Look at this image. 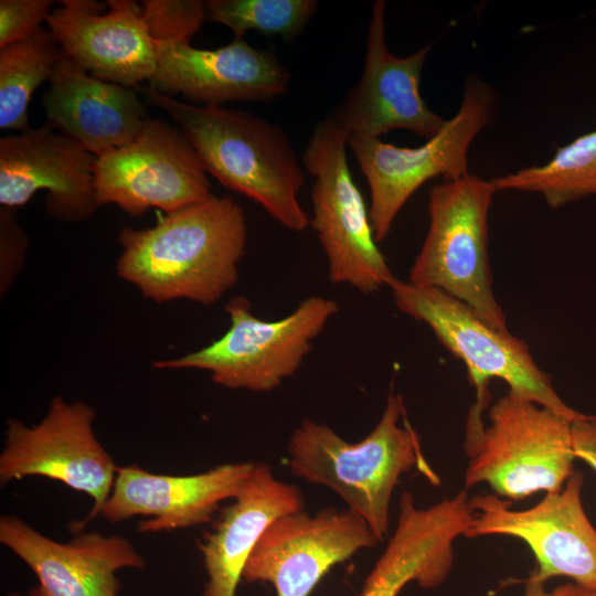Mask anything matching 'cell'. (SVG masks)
Segmentation results:
<instances>
[{"instance_id": "28", "label": "cell", "mask_w": 596, "mask_h": 596, "mask_svg": "<svg viewBox=\"0 0 596 596\" xmlns=\"http://www.w3.org/2000/svg\"><path fill=\"white\" fill-rule=\"evenodd\" d=\"M29 238L24 230L19 225L17 209L0 207V288L1 294L6 292L17 274L19 273Z\"/></svg>"}, {"instance_id": "26", "label": "cell", "mask_w": 596, "mask_h": 596, "mask_svg": "<svg viewBox=\"0 0 596 596\" xmlns=\"http://www.w3.org/2000/svg\"><path fill=\"white\" fill-rule=\"evenodd\" d=\"M141 18L153 42L190 43L206 20L205 1L143 0Z\"/></svg>"}, {"instance_id": "17", "label": "cell", "mask_w": 596, "mask_h": 596, "mask_svg": "<svg viewBox=\"0 0 596 596\" xmlns=\"http://www.w3.org/2000/svg\"><path fill=\"white\" fill-rule=\"evenodd\" d=\"M45 22L61 51L97 78L136 87L155 74V43L132 0H62Z\"/></svg>"}, {"instance_id": "16", "label": "cell", "mask_w": 596, "mask_h": 596, "mask_svg": "<svg viewBox=\"0 0 596 596\" xmlns=\"http://www.w3.org/2000/svg\"><path fill=\"white\" fill-rule=\"evenodd\" d=\"M153 43L157 67L149 87L168 96L179 93L203 106L270 102L284 95L290 84L288 68L273 53L252 46L243 36L213 50L190 43Z\"/></svg>"}, {"instance_id": "15", "label": "cell", "mask_w": 596, "mask_h": 596, "mask_svg": "<svg viewBox=\"0 0 596 596\" xmlns=\"http://www.w3.org/2000/svg\"><path fill=\"white\" fill-rule=\"evenodd\" d=\"M97 157L49 123L0 139V204L18 209L46 192L45 212L57 221L94 215Z\"/></svg>"}, {"instance_id": "5", "label": "cell", "mask_w": 596, "mask_h": 596, "mask_svg": "<svg viewBox=\"0 0 596 596\" xmlns=\"http://www.w3.org/2000/svg\"><path fill=\"white\" fill-rule=\"evenodd\" d=\"M225 311L230 327L223 336L182 356L156 361L153 368L207 371L215 384L231 390L274 391L300 369L339 305L310 296L284 318L264 320L255 316L247 298L236 296Z\"/></svg>"}, {"instance_id": "7", "label": "cell", "mask_w": 596, "mask_h": 596, "mask_svg": "<svg viewBox=\"0 0 596 596\" xmlns=\"http://www.w3.org/2000/svg\"><path fill=\"white\" fill-rule=\"evenodd\" d=\"M389 288L396 307L425 323L438 341L466 365L477 391L472 407L482 412L491 379L504 381L512 391L572 422L586 416L568 406L554 390L550 376L534 362L528 344L499 329L445 292L394 278Z\"/></svg>"}, {"instance_id": "21", "label": "cell", "mask_w": 596, "mask_h": 596, "mask_svg": "<svg viewBox=\"0 0 596 596\" xmlns=\"http://www.w3.org/2000/svg\"><path fill=\"white\" fill-rule=\"evenodd\" d=\"M469 526L466 512L443 499L418 508L404 492L395 530L368 575L359 596H398L415 582L434 588L445 582L454 562V543Z\"/></svg>"}, {"instance_id": "22", "label": "cell", "mask_w": 596, "mask_h": 596, "mask_svg": "<svg viewBox=\"0 0 596 596\" xmlns=\"http://www.w3.org/2000/svg\"><path fill=\"white\" fill-rule=\"evenodd\" d=\"M302 509L299 488L277 479L267 464L255 462L237 496L198 543L207 576L202 596H235L246 563L268 525Z\"/></svg>"}, {"instance_id": "31", "label": "cell", "mask_w": 596, "mask_h": 596, "mask_svg": "<svg viewBox=\"0 0 596 596\" xmlns=\"http://www.w3.org/2000/svg\"><path fill=\"white\" fill-rule=\"evenodd\" d=\"M544 582H541L530 575L525 582L524 596H550V592L545 590Z\"/></svg>"}, {"instance_id": "30", "label": "cell", "mask_w": 596, "mask_h": 596, "mask_svg": "<svg viewBox=\"0 0 596 596\" xmlns=\"http://www.w3.org/2000/svg\"><path fill=\"white\" fill-rule=\"evenodd\" d=\"M550 596H596V593L570 583L554 588Z\"/></svg>"}, {"instance_id": "12", "label": "cell", "mask_w": 596, "mask_h": 596, "mask_svg": "<svg viewBox=\"0 0 596 596\" xmlns=\"http://www.w3.org/2000/svg\"><path fill=\"white\" fill-rule=\"evenodd\" d=\"M583 475L575 470L563 488L535 505L511 509L492 494L472 497L475 512L466 538L502 534L522 540L536 560L532 576L541 582L564 576L596 593V529L582 503Z\"/></svg>"}, {"instance_id": "25", "label": "cell", "mask_w": 596, "mask_h": 596, "mask_svg": "<svg viewBox=\"0 0 596 596\" xmlns=\"http://www.w3.org/2000/svg\"><path fill=\"white\" fill-rule=\"evenodd\" d=\"M316 0H209L206 20L231 29L234 36L247 31L295 39L315 15Z\"/></svg>"}, {"instance_id": "19", "label": "cell", "mask_w": 596, "mask_h": 596, "mask_svg": "<svg viewBox=\"0 0 596 596\" xmlns=\"http://www.w3.org/2000/svg\"><path fill=\"white\" fill-rule=\"evenodd\" d=\"M0 542L29 566L47 596H119L116 572L146 567L124 536L82 531L62 543L15 515L0 518Z\"/></svg>"}, {"instance_id": "23", "label": "cell", "mask_w": 596, "mask_h": 596, "mask_svg": "<svg viewBox=\"0 0 596 596\" xmlns=\"http://www.w3.org/2000/svg\"><path fill=\"white\" fill-rule=\"evenodd\" d=\"M491 182L497 191L540 193L552 209L596 195V129L558 147L549 162L494 178Z\"/></svg>"}, {"instance_id": "13", "label": "cell", "mask_w": 596, "mask_h": 596, "mask_svg": "<svg viewBox=\"0 0 596 596\" xmlns=\"http://www.w3.org/2000/svg\"><path fill=\"white\" fill-rule=\"evenodd\" d=\"M380 540L350 509L304 510L277 518L265 530L243 572L246 583H269L276 596H309L323 576Z\"/></svg>"}, {"instance_id": "9", "label": "cell", "mask_w": 596, "mask_h": 596, "mask_svg": "<svg viewBox=\"0 0 596 596\" xmlns=\"http://www.w3.org/2000/svg\"><path fill=\"white\" fill-rule=\"evenodd\" d=\"M493 105L492 88L480 78L470 77L457 114L424 145L407 148L381 138L348 139L370 187L369 210L377 242L386 238L402 207L426 181L436 177L450 181L469 174V147L492 120Z\"/></svg>"}, {"instance_id": "10", "label": "cell", "mask_w": 596, "mask_h": 596, "mask_svg": "<svg viewBox=\"0 0 596 596\" xmlns=\"http://www.w3.org/2000/svg\"><path fill=\"white\" fill-rule=\"evenodd\" d=\"M96 413L82 401L55 396L43 419L26 426L9 418L0 454V482L45 477L86 493L93 505L87 515L70 526L74 533L100 514L117 472L114 459L94 432Z\"/></svg>"}, {"instance_id": "6", "label": "cell", "mask_w": 596, "mask_h": 596, "mask_svg": "<svg viewBox=\"0 0 596 596\" xmlns=\"http://www.w3.org/2000/svg\"><path fill=\"white\" fill-rule=\"evenodd\" d=\"M496 191L491 180L473 174L443 181L429 190L428 232L407 280L438 289L507 330L489 266L488 214Z\"/></svg>"}, {"instance_id": "8", "label": "cell", "mask_w": 596, "mask_h": 596, "mask_svg": "<svg viewBox=\"0 0 596 596\" xmlns=\"http://www.w3.org/2000/svg\"><path fill=\"white\" fill-rule=\"evenodd\" d=\"M348 139L331 116L318 121L304 151L312 177V217L332 284L369 295L395 278L375 240L370 210L350 171Z\"/></svg>"}, {"instance_id": "2", "label": "cell", "mask_w": 596, "mask_h": 596, "mask_svg": "<svg viewBox=\"0 0 596 596\" xmlns=\"http://www.w3.org/2000/svg\"><path fill=\"white\" fill-rule=\"evenodd\" d=\"M134 88L175 121L206 173L286 228L302 232L310 225L298 198L304 166L279 126L245 110L184 103L143 85Z\"/></svg>"}, {"instance_id": "14", "label": "cell", "mask_w": 596, "mask_h": 596, "mask_svg": "<svg viewBox=\"0 0 596 596\" xmlns=\"http://www.w3.org/2000/svg\"><path fill=\"white\" fill-rule=\"evenodd\" d=\"M385 8L384 0L373 2L362 75L330 116L347 139L380 138L390 130L406 129L428 140L448 121L428 108L419 92L430 46L408 56L391 53L385 42Z\"/></svg>"}, {"instance_id": "3", "label": "cell", "mask_w": 596, "mask_h": 596, "mask_svg": "<svg viewBox=\"0 0 596 596\" xmlns=\"http://www.w3.org/2000/svg\"><path fill=\"white\" fill-rule=\"evenodd\" d=\"M405 406L391 394L375 427L349 443L324 423L304 419L288 440V467L298 478L337 493L381 541L390 526L392 494L403 473L418 467L432 480Z\"/></svg>"}, {"instance_id": "4", "label": "cell", "mask_w": 596, "mask_h": 596, "mask_svg": "<svg viewBox=\"0 0 596 596\" xmlns=\"http://www.w3.org/2000/svg\"><path fill=\"white\" fill-rule=\"evenodd\" d=\"M488 416L487 427L466 433V487L487 483L507 500L560 491L575 471L574 422L512 391Z\"/></svg>"}, {"instance_id": "20", "label": "cell", "mask_w": 596, "mask_h": 596, "mask_svg": "<svg viewBox=\"0 0 596 596\" xmlns=\"http://www.w3.org/2000/svg\"><path fill=\"white\" fill-rule=\"evenodd\" d=\"M136 93L91 75L61 51L42 105L46 123L98 157L131 142L149 118Z\"/></svg>"}, {"instance_id": "18", "label": "cell", "mask_w": 596, "mask_h": 596, "mask_svg": "<svg viewBox=\"0 0 596 596\" xmlns=\"http://www.w3.org/2000/svg\"><path fill=\"white\" fill-rule=\"evenodd\" d=\"M255 462H232L187 476L153 473L139 466L117 468L115 482L100 514L108 522L146 517L140 533L188 529L211 522L224 501L234 499Z\"/></svg>"}, {"instance_id": "24", "label": "cell", "mask_w": 596, "mask_h": 596, "mask_svg": "<svg viewBox=\"0 0 596 596\" xmlns=\"http://www.w3.org/2000/svg\"><path fill=\"white\" fill-rule=\"evenodd\" d=\"M61 55L49 29L0 47V129H31L29 104L35 89L51 79Z\"/></svg>"}, {"instance_id": "32", "label": "cell", "mask_w": 596, "mask_h": 596, "mask_svg": "<svg viewBox=\"0 0 596 596\" xmlns=\"http://www.w3.org/2000/svg\"><path fill=\"white\" fill-rule=\"evenodd\" d=\"M6 596H47V595L43 592V589L39 585H36L32 587L26 594L12 592V593L7 594Z\"/></svg>"}, {"instance_id": "1", "label": "cell", "mask_w": 596, "mask_h": 596, "mask_svg": "<svg viewBox=\"0 0 596 596\" xmlns=\"http://www.w3.org/2000/svg\"><path fill=\"white\" fill-rule=\"evenodd\" d=\"M118 276L156 302L219 301L238 279L247 244L242 206L215 196L166 213L147 228L125 227L118 235Z\"/></svg>"}, {"instance_id": "29", "label": "cell", "mask_w": 596, "mask_h": 596, "mask_svg": "<svg viewBox=\"0 0 596 596\" xmlns=\"http://www.w3.org/2000/svg\"><path fill=\"white\" fill-rule=\"evenodd\" d=\"M573 447L576 459L596 471V416L587 415L572 424Z\"/></svg>"}, {"instance_id": "27", "label": "cell", "mask_w": 596, "mask_h": 596, "mask_svg": "<svg viewBox=\"0 0 596 596\" xmlns=\"http://www.w3.org/2000/svg\"><path fill=\"white\" fill-rule=\"evenodd\" d=\"M54 3L52 0H1L0 47L33 35L42 28Z\"/></svg>"}, {"instance_id": "11", "label": "cell", "mask_w": 596, "mask_h": 596, "mask_svg": "<svg viewBox=\"0 0 596 596\" xmlns=\"http://www.w3.org/2000/svg\"><path fill=\"white\" fill-rule=\"evenodd\" d=\"M94 184L98 207L116 204L135 217L150 209L171 213L212 195L185 134L159 118H148L131 142L97 157Z\"/></svg>"}]
</instances>
